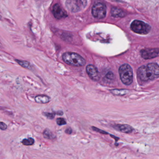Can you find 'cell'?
Segmentation results:
<instances>
[{
  "mask_svg": "<svg viewBox=\"0 0 159 159\" xmlns=\"http://www.w3.org/2000/svg\"><path fill=\"white\" fill-rule=\"evenodd\" d=\"M138 77L144 81H148L157 78L159 76V67L158 64L150 63L142 66L137 71Z\"/></svg>",
  "mask_w": 159,
  "mask_h": 159,
  "instance_id": "cell-1",
  "label": "cell"
},
{
  "mask_svg": "<svg viewBox=\"0 0 159 159\" xmlns=\"http://www.w3.org/2000/svg\"><path fill=\"white\" fill-rule=\"evenodd\" d=\"M63 61L74 66H82L86 64V60L78 54L73 53H66L62 56Z\"/></svg>",
  "mask_w": 159,
  "mask_h": 159,
  "instance_id": "cell-2",
  "label": "cell"
},
{
  "mask_svg": "<svg viewBox=\"0 0 159 159\" xmlns=\"http://www.w3.org/2000/svg\"><path fill=\"white\" fill-rule=\"evenodd\" d=\"M120 79L124 84L129 85L133 81V72L131 67L128 64H124L119 67Z\"/></svg>",
  "mask_w": 159,
  "mask_h": 159,
  "instance_id": "cell-3",
  "label": "cell"
},
{
  "mask_svg": "<svg viewBox=\"0 0 159 159\" xmlns=\"http://www.w3.org/2000/svg\"><path fill=\"white\" fill-rule=\"evenodd\" d=\"M131 29L132 31L139 34L146 35L151 30V27L143 22L135 20L131 24Z\"/></svg>",
  "mask_w": 159,
  "mask_h": 159,
  "instance_id": "cell-4",
  "label": "cell"
},
{
  "mask_svg": "<svg viewBox=\"0 0 159 159\" xmlns=\"http://www.w3.org/2000/svg\"><path fill=\"white\" fill-rule=\"evenodd\" d=\"M86 1H67L65 4L69 10L72 12L81 11L86 5Z\"/></svg>",
  "mask_w": 159,
  "mask_h": 159,
  "instance_id": "cell-5",
  "label": "cell"
},
{
  "mask_svg": "<svg viewBox=\"0 0 159 159\" xmlns=\"http://www.w3.org/2000/svg\"><path fill=\"white\" fill-rule=\"evenodd\" d=\"M106 7L102 3H97L92 8V14L95 18L103 19L106 16Z\"/></svg>",
  "mask_w": 159,
  "mask_h": 159,
  "instance_id": "cell-6",
  "label": "cell"
},
{
  "mask_svg": "<svg viewBox=\"0 0 159 159\" xmlns=\"http://www.w3.org/2000/svg\"><path fill=\"white\" fill-rule=\"evenodd\" d=\"M53 13L55 17L58 20L66 18L67 17V12L58 4L53 6Z\"/></svg>",
  "mask_w": 159,
  "mask_h": 159,
  "instance_id": "cell-7",
  "label": "cell"
},
{
  "mask_svg": "<svg viewBox=\"0 0 159 159\" xmlns=\"http://www.w3.org/2000/svg\"><path fill=\"white\" fill-rule=\"evenodd\" d=\"M159 49H144L140 51L141 56L145 59H152L159 55Z\"/></svg>",
  "mask_w": 159,
  "mask_h": 159,
  "instance_id": "cell-8",
  "label": "cell"
},
{
  "mask_svg": "<svg viewBox=\"0 0 159 159\" xmlns=\"http://www.w3.org/2000/svg\"><path fill=\"white\" fill-rule=\"evenodd\" d=\"M86 72L90 78L94 81L99 79V73L98 69L93 65H88L86 67Z\"/></svg>",
  "mask_w": 159,
  "mask_h": 159,
  "instance_id": "cell-9",
  "label": "cell"
},
{
  "mask_svg": "<svg viewBox=\"0 0 159 159\" xmlns=\"http://www.w3.org/2000/svg\"><path fill=\"white\" fill-rule=\"evenodd\" d=\"M112 127L115 130L125 134L131 133L134 130L132 127L127 124H116L113 125Z\"/></svg>",
  "mask_w": 159,
  "mask_h": 159,
  "instance_id": "cell-10",
  "label": "cell"
},
{
  "mask_svg": "<svg viewBox=\"0 0 159 159\" xmlns=\"http://www.w3.org/2000/svg\"><path fill=\"white\" fill-rule=\"evenodd\" d=\"M36 102L39 104H46L49 103L50 100V97L45 95H40L35 97Z\"/></svg>",
  "mask_w": 159,
  "mask_h": 159,
  "instance_id": "cell-11",
  "label": "cell"
},
{
  "mask_svg": "<svg viewBox=\"0 0 159 159\" xmlns=\"http://www.w3.org/2000/svg\"><path fill=\"white\" fill-rule=\"evenodd\" d=\"M111 14L115 17H123L126 16V14L123 11L119 8H112L111 9Z\"/></svg>",
  "mask_w": 159,
  "mask_h": 159,
  "instance_id": "cell-12",
  "label": "cell"
},
{
  "mask_svg": "<svg viewBox=\"0 0 159 159\" xmlns=\"http://www.w3.org/2000/svg\"><path fill=\"white\" fill-rule=\"evenodd\" d=\"M43 135L44 137L47 139L53 140L55 138V136L53 132L48 129L45 130V131L43 132Z\"/></svg>",
  "mask_w": 159,
  "mask_h": 159,
  "instance_id": "cell-13",
  "label": "cell"
},
{
  "mask_svg": "<svg viewBox=\"0 0 159 159\" xmlns=\"http://www.w3.org/2000/svg\"><path fill=\"white\" fill-rule=\"evenodd\" d=\"M112 93L116 95H119V96H122L126 94H127L129 91L125 90V89H120V90H117V89H115V90H112L111 91Z\"/></svg>",
  "mask_w": 159,
  "mask_h": 159,
  "instance_id": "cell-14",
  "label": "cell"
},
{
  "mask_svg": "<svg viewBox=\"0 0 159 159\" xmlns=\"http://www.w3.org/2000/svg\"><path fill=\"white\" fill-rule=\"evenodd\" d=\"M15 60L19 65L22 66V67L28 69H31V65H30V63L29 62L26 61L17 60V59H16Z\"/></svg>",
  "mask_w": 159,
  "mask_h": 159,
  "instance_id": "cell-15",
  "label": "cell"
},
{
  "mask_svg": "<svg viewBox=\"0 0 159 159\" xmlns=\"http://www.w3.org/2000/svg\"><path fill=\"white\" fill-rule=\"evenodd\" d=\"M34 140L32 138H29L28 139H25L22 141V143L25 146H30L32 145L34 143Z\"/></svg>",
  "mask_w": 159,
  "mask_h": 159,
  "instance_id": "cell-16",
  "label": "cell"
},
{
  "mask_svg": "<svg viewBox=\"0 0 159 159\" xmlns=\"http://www.w3.org/2000/svg\"><path fill=\"white\" fill-rule=\"evenodd\" d=\"M92 130L96 132H99L100 134H103V135H109V133L108 132L104 131V130H101L99 128H97L96 127H91Z\"/></svg>",
  "mask_w": 159,
  "mask_h": 159,
  "instance_id": "cell-17",
  "label": "cell"
},
{
  "mask_svg": "<svg viewBox=\"0 0 159 159\" xmlns=\"http://www.w3.org/2000/svg\"><path fill=\"white\" fill-rule=\"evenodd\" d=\"M57 123L59 126H63L66 124V122L65 119L62 118H58L57 119Z\"/></svg>",
  "mask_w": 159,
  "mask_h": 159,
  "instance_id": "cell-18",
  "label": "cell"
},
{
  "mask_svg": "<svg viewBox=\"0 0 159 159\" xmlns=\"http://www.w3.org/2000/svg\"><path fill=\"white\" fill-rule=\"evenodd\" d=\"M45 116H46L47 118L50 119H53L55 117V116L56 114V113H49V112H46L45 113Z\"/></svg>",
  "mask_w": 159,
  "mask_h": 159,
  "instance_id": "cell-19",
  "label": "cell"
},
{
  "mask_svg": "<svg viewBox=\"0 0 159 159\" xmlns=\"http://www.w3.org/2000/svg\"><path fill=\"white\" fill-rule=\"evenodd\" d=\"M7 128V126L5 123L0 122V129L2 130H5Z\"/></svg>",
  "mask_w": 159,
  "mask_h": 159,
  "instance_id": "cell-20",
  "label": "cell"
},
{
  "mask_svg": "<svg viewBox=\"0 0 159 159\" xmlns=\"http://www.w3.org/2000/svg\"><path fill=\"white\" fill-rule=\"evenodd\" d=\"M65 132L66 134H68V135H71V134H72V129L70 127L67 128V129L65 130Z\"/></svg>",
  "mask_w": 159,
  "mask_h": 159,
  "instance_id": "cell-21",
  "label": "cell"
},
{
  "mask_svg": "<svg viewBox=\"0 0 159 159\" xmlns=\"http://www.w3.org/2000/svg\"><path fill=\"white\" fill-rule=\"evenodd\" d=\"M114 74L111 72H109L108 73H107V74L106 75L107 78H109V79H112V78H114Z\"/></svg>",
  "mask_w": 159,
  "mask_h": 159,
  "instance_id": "cell-22",
  "label": "cell"
},
{
  "mask_svg": "<svg viewBox=\"0 0 159 159\" xmlns=\"http://www.w3.org/2000/svg\"><path fill=\"white\" fill-rule=\"evenodd\" d=\"M56 114L59 115H62L63 114V112L62 111L57 112H56Z\"/></svg>",
  "mask_w": 159,
  "mask_h": 159,
  "instance_id": "cell-23",
  "label": "cell"
},
{
  "mask_svg": "<svg viewBox=\"0 0 159 159\" xmlns=\"http://www.w3.org/2000/svg\"><path fill=\"white\" fill-rule=\"evenodd\" d=\"M1 45V43H0V45Z\"/></svg>",
  "mask_w": 159,
  "mask_h": 159,
  "instance_id": "cell-24",
  "label": "cell"
}]
</instances>
